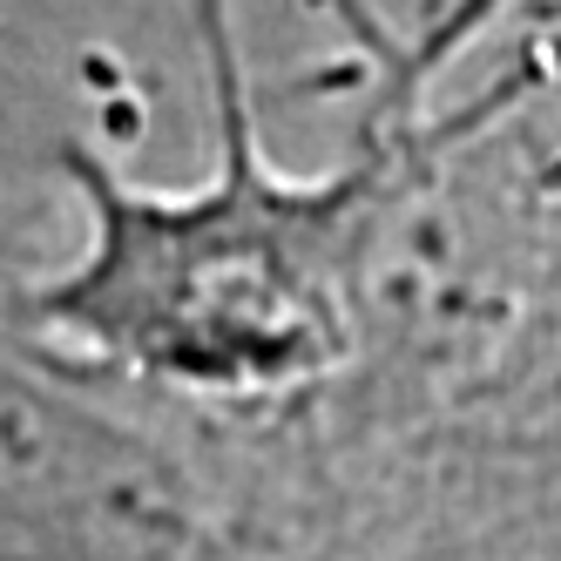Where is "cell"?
<instances>
[{
    "label": "cell",
    "instance_id": "1",
    "mask_svg": "<svg viewBox=\"0 0 561 561\" xmlns=\"http://www.w3.org/2000/svg\"><path fill=\"white\" fill-rule=\"evenodd\" d=\"M520 8L528 0H447L399 42L373 0H332L379 61V102L358 149L311 183L271 170L251 75L210 89L217 170L196 190H142L95 142H61L55 170L82 204V251L21 298L27 325L108 373L196 399H291L339 379L373 345V271L426 89Z\"/></svg>",
    "mask_w": 561,
    "mask_h": 561
},
{
    "label": "cell",
    "instance_id": "2",
    "mask_svg": "<svg viewBox=\"0 0 561 561\" xmlns=\"http://www.w3.org/2000/svg\"><path fill=\"white\" fill-rule=\"evenodd\" d=\"M190 535V494L142 433L61 379L0 352V554L163 561Z\"/></svg>",
    "mask_w": 561,
    "mask_h": 561
},
{
    "label": "cell",
    "instance_id": "3",
    "mask_svg": "<svg viewBox=\"0 0 561 561\" xmlns=\"http://www.w3.org/2000/svg\"><path fill=\"white\" fill-rule=\"evenodd\" d=\"M176 8H183L196 61H204V89L251 75V61H244V8H237V0H176Z\"/></svg>",
    "mask_w": 561,
    "mask_h": 561
},
{
    "label": "cell",
    "instance_id": "4",
    "mask_svg": "<svg viewBox=\"0 0 561 561\" xmlns=\"http://www.w3.org/2000/svg\"><path fill=\"white\" fill-rule=\"evenodd\" d=\"M21 75H34V68H27L21 55H8V48H0V89H14V82H21Z\"/></svg>",
    "mask_w": 561,
    "mask_h": 561
}]
</instances>
